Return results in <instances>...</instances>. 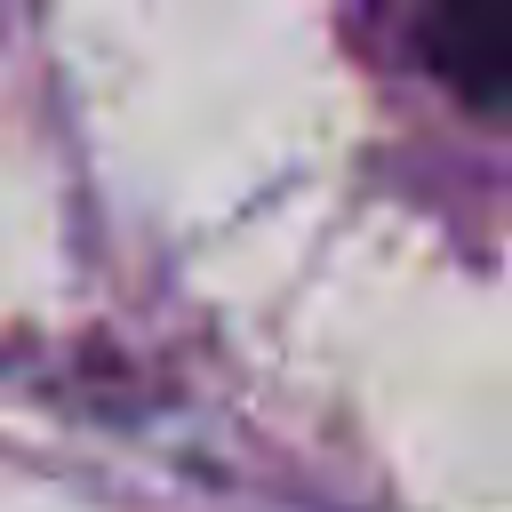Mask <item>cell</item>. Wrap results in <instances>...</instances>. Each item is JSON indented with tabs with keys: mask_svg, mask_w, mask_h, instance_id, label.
I'll use <instances>...</instances> for the list:
<instances>
[{
	"mask_svg": "<svg viewBox=\"0 0 512 512\" xmlns=\"http://www.w3.org/2000/svg\"><path fill=\"white\" fill-rule=\"evenodd\" d=\"M424 56L464 104L512 96V0H432Z\"/></svg>",
	"mask_w": 512,
	"mask_h": 512,
	"instance_id": "6da1fadb",
	"label": "cell"
}]
</instances>
